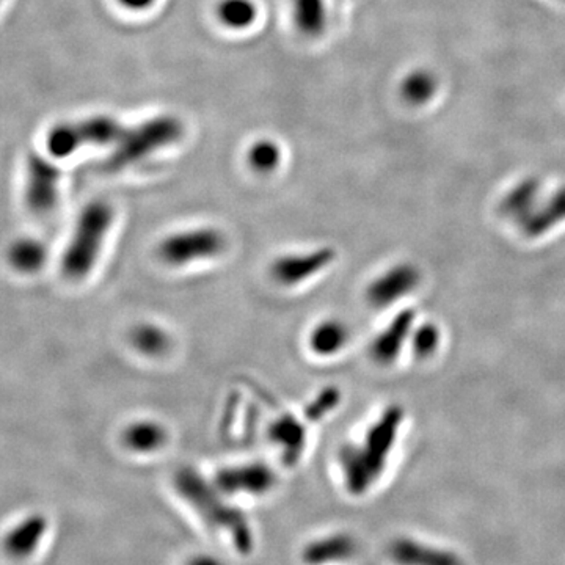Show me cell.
<instances>
[{
	"instance_id": "1",
	"label": "cell",
	"mask_w": 565,
	"mask_h": 565,
	"mask_svg": "<svg viewBox=\"0 0 565 565\" xmlns=\"http://www.w3.org/2000/svg\"><path fill=\"white\" fill-rule=\"evenodd\" d=\"M404 408L389 406L366 427L360 442H349L338 451V463L347 492L365 495L388 467V459L401 437Z\"/></svg>"
},
{
	"instance_id": "2",
	"label": "cell",
	"mask_w": 565,
	"mask_h": 565,
	"mask_svg": "<svg viewBox=\"0 0 565 565\" xmlns=\"http://www.w3.org/2000/svg\"><path fill=\"white\" fill-rule=\"evenodd\" d=\"M173 488L186 505L209 528L230 535L239 553L250 554L255 547L253 529L242 511L226 503L225 495L192 467H181L173 476Z\"/></svg>"
},
{
	"instance_id": "3",
	"label": "cell",
	"mask_w": 565,
	"mask_h": 565,
	"mask_svg": "<svg viewBox=\"0 0 565 565\" xmlns=\"http://www.w3.org/2000/svg\"><path fill=\"white\" fill-rule=\"evenodd\" d=\"M114 223L115 211L107 201H92L80 211L59 258V270L65 280L84 283L95 274Z\"/></svg>"
},
{
	"instance_id": "4",
	"label": "cell",
	"mask_w": 565,
	"mask_h": 565,
	"mask_svg": "<svg viewBox=\"0 0 565 565\" xmlns=\"http://www.w3.org/2000/svg\"><path fill=\"white\" fill-rule=\"evenodd\" d=\"M225 232L211 225L188 226L165 234L154 247V255L164 268L186 270L217 261L226 253Z\"/></svg>"
},
{
	"instance_id": "5",
	"label": "cell",
	"mask_w": 565,
	"mask_h": 565,
	"mask_svg": "<svg viewBox=\"0 0 565 565\" xmlns=\"http://www.w3.org/2000/svg\"><path fill=\"white\" fill-rule=\"evenodd\" d=\"M184 124L173 115H160L146 120L139 126L126 129L116 141L115 151L105 160L110 171H120L151 156L152 152L181 141Z\"/></svg>"
},
{
	"instance_id": "6",
	"label": "cell",
	"mask_w": 565,
	"mask_h": 565,
	"mask_svg": "<svg viewBox=\"0 0 565 565\" xmlns=\"http://www.w3.org/2000/svg\"><path fill=\"white\" fill-rule=\"evenodd\" d=\"M126 129L109 115H95L57 124L49 131L46 146L52 158L67 159L87 145H112L122 139Z\"/></svg>"
},
{
	"instance_id": "7",
	"label": "cell",
	"mask_w": 565,
	"mask_h": 565,
	"mask_svg": "<svg viewBox=\"0 0 565 565\" xmlns=\"http://www.w3.org/2000/svg\"><path fill=\"white\" fill-rule=\"evenodd\" d=\"M336 258L338 253L330 245L291 250L275 256L269 264V277L283 289H297L327 272Z\"/></svg>"
},
{
	"instance_id": "8",
	"label": "cell",
	"mask_w": 565,
	"mask_h": 565,
	"mask_svg": "<svg viewBox=\"0 0 565 565\" xmlns=\"http://www.w3.org/2000/svg\"><path fill=\"white\" fill-rule=\"evenodd\" d=\"M61 173L59 167L32 152L25 167V206L37 217H49L60 203Z\"/></svg>"
},
{
	"instance_id": "9",
	"label": "cell",
	"mask_w": 565,
	"mask_h": 565,
	"mask_svg": "<svg viewBox=\"0 0 565 565\" xmlns=\"http://www.w3.org/2000/svg\"><path fill=\"white\" fill-rule=\"evenodd\" d=\"M423 281L420 268L414 262H396L376 275L366 286V304L372 310L383 311L410 297Z\"/></svg>"
},
{
	"instance_id": "10",
	"label": "cell",
	"mask_w": 565,
	"mask_h": 565,
	"mask_svg": "<svg viewBox=\"0 0 565 565\" xmlns=\"http://www.w3.org/2000/svg\"><path fill=\"white\" fill-rule=\"evenodd\" d=\"M277 480L275 469L260 460L225 465L217 469L213 478L214 486L225 497H262L274 490Z\"/></svg>"
},
{
	"instance_id": "11",
	"label": "cell",
	"mask_w": 565,
	"mask_h": 565,
	"mask_svg": "<svg viewBox=\"0 0 565 565\" xmlns=\"http://www.w3.org/2000/svg\"><path fill=\"white\" fill-rule=\"evenodd\" d=\"M418 323L416 310L404 308L399 311L385 329L372 338L369 342V357L372 363L380 368H391L401 359L402 353L408 349L410 336Z\"/></svg>"
},
{
	"instance_id": "12",
	"label": "cell",
	"mask_w": 565,
	"mask_h": 565,
	"mask_svg": "<svg viewBox=\"0 0 565 565\" xmlns=\"http://www.w3.org/2000/svg\"><path fill=\"white\" fill-rule=\"evenodd\" d=\"M268 438L286 467H296L306 450L308 429L297 415L281 414L269 423Z\"/></svg>"
},
{
	"instance_id": "13",
	"label": "cell",
	"mask_w": 565,
	"mask_h": 565,
	"mask_svg": "<svg viewBox=\"0 0 565 565\" xmlns=\"http://www.w3.org/2000/svg\"><path fill=\"white\" fill-rule=\"evenodd\" d=\"M118 440L129 454L152 456L170 442V432L164 423L154 418H135L123 425Z\"/></svg>"
},
{
	"instance_id": "14",
	"label": "cell",
	"mask_w": 565,
	"mask_h": 565,
	"mask_svg": "<svg viewBox=\"0 0 565 565\" xmlns=\"http://www.w3.org/2000/svg\"><path fill=\"white\" fill-rule=\"evenodd\" d=\"M352 330L342 319L325 317L317 321L306 334V347L316 359L332 360L346 351Z\"/></svg>"
},
{
	"instance_id": "15",
	"label": "cell",
	"mask_w": 565,
	"mask_h": 565,
	"mask_svg": "<svg viewBox=\"0 0 565 565\" xmlns=\"http://www.w3.org/2000/svg\"><path fill=\"white\" fill-rule=\"evenodd\" d=\"M560 225H565V186H560L547 196L543 195L533 214L517 230L528 241H535L548 236Z\"/></svg>"
},
{
	"instance_id": "16",
	"label": "cell",
	"mask_w": 565,
	"mask_h": 565,
	"mask_svg": "<svg viewBox=\"0 0 565 565\" xmlns=\"http://www.w3.org/2000/svg\"><path fill=\"white\" fill-rule=\"evenodd\" d=\"M49 258L50 253L46 242L33 236L16 237L6 250L8 266L21 277L41 274L48 266Z\"/></svg>"
},
{
	"instance_id": "17",
	"label": "cell",
	"mask_w": 565,
	"mask_h": 565,
	"mask_svg": "<svg viewBox=\"0 0 565 565\" xmlns=\"http://www.w3.org/2000/svg\"><path fill=\"white\" fill-rule=\"evenodd\" d=\"M542 184L537 178H524L499 201V215L515 228L533 214L542 200Z\"/></svg>"
},
{
	"instance_id": "18",
	"label": "cell",
	"mask_w": 565,
	"mask_h": 565,
	"mask_svg": "<svg viewBox=\"0 0 565 565\" xmlns=\"http://www.w3.org/2000/svg\"><path fill=\"white\" fill-rule=\"evenodd\" d=\"M391 560L397 565H463L452 551L424 545L412 539H396L388 548Z\"/></svg>"
},
{
	"instance_id": "19",
	"label": "cell",
	"mask_w": 565,
	"mask_h": 565,
	"mask_svg": "<svg viewBox=\"0 0 565 565\" xmlns=\"http://www.w3.org/2000/svg\"><path fill=\"white\" fill-rule=\"evenodd\" d=\"M129 346L146 360H162L173 351V336L164 325L151 321L135 324L128 333Z\"/></svg>"
},
{
	"instance_id": "20",
	"label": "cell",
	"mask_w": 565,
	"mask_h": 565,
	"mask_svg": "<svg viewBox=\"0 0 565 565\" xmlns=\"http://www.w3.org/2000/svg\"><path fill=\"white\" fill-rule=\"evenodd\" d=\"M357 541L349 534H332L311 542L304 548L302 560L308 565L332 564L351 560L357 553Z\"/></svg>"
},
{
	"instance_id": "21",
	"label": "cell",
	"mask_w": 565,
	"mask_h": 565,
	"mask_svg": "<svg viewBox=\"0 0 565 565\" xmlns=\"http://www.w3.org/2000/svg\"><path fill=\"white\" fill-rule=\"evenodd\" d=\"M48 520L41 514L24 518L6 534L5 550L13 558H25L35 551L46 534Z\"/></svg>"
},
{
	"instance_id": "22",
	"label": "cell",
	"mask_w": 565,
	"mask_h": 565,
	"mask_svg": "<svg viewBox=\"0 0 565 565\" xmlns=\"http://www.w3.org/2000/svg\"><path fill=\"white\" fill-rule=\"evenodd\" d=\"M438 90V79L435 74L429 69H414L402 79L401 93L402 101L412 105L421 107L435 96Z\"/></svg>"
},
{
	"instance_id": "23",
	"label": "cell",
	"mask_w": 565,
	"mask_h": 565,
	"mask_svg": "<svg viewBox=\"0 0 565 565\" xmlns=\"http://www.w3.org/2000/svg\"><path fill=\"white\" fill-rule=\"evenodd\" d=\"M442 346H443V330L438 324L433 321L416 323L410 336V342H408V351L415 360H418L421 363L431 361L442 351Z\"/></svg>"
},
{
	"instance_id": "24",
	"label": "cell",
	"mask_w": 565,
	"mask_h": 565,
	"mask_svg": "<svg viewBox=\"0 0 565 565\" xmlns=\"http://www.w3.org/2000/svg\"><path fill=\"white\" fill-rule=\"evenodd\" d=\"M294 21L305 37L323 35L327 27L325 0H294Z\"/></svg>"
},
{
	"instance_id": "25",
	"label": "cell",
	"mask_w": 565,
	"mask_h": 565,
	"mask_svg": "<svg viewBox=\"0 0 565 565\" xmlns=\"http://www.w3.org/2000/svg\"><path fill=\"white\" fill-rule=\"evenodd\" d=\"M217 16L230 29H247L255 23L258 8L251 0H222Z\"/></svg>"
},
{
	"instance_id": "26",
	"label": "cell",
	"mask_w": 565,
	"mask_h": 565,
	"mask_svg": "<svg viewBox=\"0 0 565 565\" xmlns=\"http://www.w3.org/2000/svg\"><path fill=\"white\" fill-rule=\"evenodd\" d=\"M249 165L256 173H270L277 170L281 162L280 146L270 141H261L250 148Z\"/></svg>"
},
{
	"instance_id": "27",
	"label": "cell",
	"mask_w": 565,
	"mask_h": 565,
	"mask_svg": "<svg viewBox=\"0 0 565 565\" xmlns=\"http://www.w3.org/2000/svg\"><path fill=\"white\" fill-rule=\"evenodd\" d=\"M341 391L336 387H327L321 389L313 401L308 402L305 407L304 418L311 423H319L324 418H327L330 414H333L336 408L340 407Z\"/></svg>"
},
{
	"instance_id": "28",
	"label": "cell",
	"mask_w": 565,
	"mask_h": 565,
	"mask_svg": "<svg viewBox=\"0 0 565 565\" xmlns=\"http://www.w3.org/2000/svg\"><path fill=\"white\" fill-rule=\"evenodd\" d=\"M123 6H126L128 10H134V12H141L146 10L156 2V0H118Z\"/></svg>"
},
{
	"instance_id": "29",
	"label": "cell",
	"mask_w": 565,
	"mask_h": 565,
	"mask_svg": "<svg viewBox=\"0 0 565 565\" xmlns=\"http://www.w3.org/2000/svg\"><path fill=\"white\" fill-rule=\"evenodd\" d=\"M187 565H223L219 560H215L209 554H200V556H195L192 560H188Z\"/></svg>"
}]
</instances>
